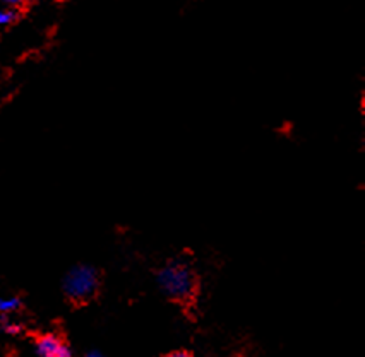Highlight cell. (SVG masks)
Segmentation results:
<instances>
[{
    "mask_svg": "<svg viewBox=\"0 0 365 357\" xmlns=\"http://www.w3.org/2000/svg\"><path fill=\"white\" fill-rule=\"evenodd\" d=\"M86 357H103L101 354H98V352H89V354Z\"/></svg>",
    "mask_w": 365,
    "mask_h": 357,
    "instance_id": "cell-9",
    "label": "cell"
},
{
    "mask_svg": "<svg viewBox=\"0 0 365 357\" xmlns=\"http://www.w3.org/2000/svg\"><path fill=\"white\" fill-rule=\"evenodd\" d=\"M158 284L165 296L178 304L194 303L197 294V275L189 263L170 262L158 272Z\"/></svg>",
    "mask_w": 365,
    "mask_h": 357,
    "instance_id": "cell-1",
    "label": "cell"
},
{
    "mask_svg": "<svg viewBox=\"0 0 365 357\" xmlns=\"http://www.w3.org/2000/svg\"><path fill=\"white\" fill-rule=\"evenodd\" d=\"M2 329H4V331H6V334L16 335V334H19V331H21V325H19V323H16V321H12V320H7V318H4V320H2Z\"/></svg>",
    "mask_w": 365,
    "mask_h": 357,
    "instance_id": "cell-6",
    "label": "cell"
},
{
    "mask_svg": "<svg viewBox=\"0 0 365 357\" xmlns=\"http://www.w3.org/2000/svg\"><path fill=\"white\" fill-rule=\"evenodd\" d=\"M38 357H71V348L55 334H45L36 339Z\"/></svg>",
    "mask_w": 365,
    "mask_h": 357,
    "instance_id": "cell-3",
    "label": "cell"
},
{
    "mask_svg": "<svg viewBox=\"0 0 365 357\" xmlns=\"http://www.w3.org/2000/svg\"><path fill=\"white\" fill-rule=\"evenodd\" d=\"M100 289V272L91 265H76L63 279V292L71 303H89Z\"/></svg>",
    "mask_w": 365,
    "mask_h": 357,
    "instance_id": "cell-2",
    "label": "cell"
},
{
    "mask_svg": "<svg viewBox=\"0 0 365 357\" xmlns=\"http://www.w3.org/2000/svg\"><path fill=\"white\" fill-rule=\"evenodd\" d=\"M4 2H6L9 7H19L23 6V4H26L28 0H4Z\"/></svg>",
    "mask_w": 365,
    "mask_h": 357,
    "instance_id": "cell-8",
    "label": "cell"
},
{
    "mask_svg": "<svg viewBox=\"0 0 365 357\" xmlns=\"http://www.w3.org/2000/svg\"><path fill=\"white\" fill-rule=\"evenodd\" d=\"M18 19V12L14 7H2L0 9V26H9Z\"/></svg>",
    "mask_w": 365,
    "mask_h": 357,
    "instance_id": "cell-5",
    "label": "cell"
},
{
    "mask_svg": "<svg viewBox=\"0 0 365 357\" xmlns=\"http://www.w3.org/2000/svg\"><path fill=\"white\" fill-rule=\"evenodd\" d=\"M21 308V299L18 296H0V313L9 314Z\"/></svg>",
    "mask_w": 365,
    "mask_h": 357,
    "instance_id": "cell-4",
    "label": "cell"
},
{
    "mask_svg": "<svg viewBox=\"0 0 365 357\" xmlns=\"http://www.w3.org/2000/svg\"><path fill=\"white\" fill-rule=\"evenodd\" d=\"M165 357H192V354H189V352L185 351H175V352H170V354Z\"/></svg>",
    "mask_w": 365,
    "mask_h": 357,
    "instance_id": "cell-7",
    "label": "cell"
}]
</instances>
